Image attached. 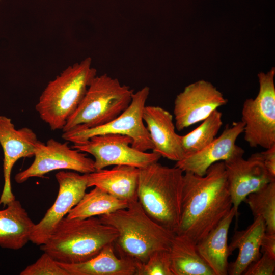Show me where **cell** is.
I'll use <instances>...</instances> for the list:
<instances>
[{
    "label": "cell",
    "instance_id": "5bb4252c",
    "mask_svg": "<svg viewBox=\"0 0 275 275\" xmlns=\"http://www.w3.org/2000/svg\"><path fill=\"white\" fill-rule=\"evenodd\" d=\"M243 130L244 124L241 120L233 122L231 126L227 125L221 135L211 143L201 150L184 156L176 162L175 166L184 173L204 176L212 164L244 154V150L236 144Z\"/></svg>",
    "mask_w": 275,
    "mask_h": 275
},
{
    "label": "cell",
    "instance_id": "7a4b0ae2",
    "mask_svg": "<svg viewBox=\"0 0 275 275\" xmlns=\"http://www.w3.org/2000/svg\"><path fill=\"white\" fill-rule=\"evenodd\" d=\"M98 217L116 230L118 237L114 244L117 254L137 265L146 262L156 251L169 250L175 235L153 220L138 200L129 202L125 208Z\"/></svg>",
    "mask_w": 275,
    "mask_h": 275
},
{
    "label": "cell",
    "instance_id": "277c9868",
    "mask_svg": "<svg viewBox=\"0 0 275 275\" xmlns=\"http://www.w3.org/2000/svg\"><path fill=\"white\" fill-rule=\"evenodd\" d=\"M184 172L158 161L139 169L138 200L155 222L176 233L179 225Z\"/></svg>",
    "mask_w": 275,
    "mask_h": 275
},
{
    "label": "cell",
    "instance_id": "4316f807",
    "mask_svg": "<svg viewBox=\"0 0 275 275\" xmlns=\"http://www.w3.org/2000/svg\"><path fill=\"white\" fill-rule=\"evenodd\" d=\"M20 275H68L49 255L43 252L33 264L28 265Z\"/></svg>",
    "mask_w": 275,
    "mask_h": 275
},
{
    "label": "cell",
    "instance_id": "7402d4cb",
    "mask_svg": "<svg viewBox=\"0 0 275 275\" xmlns=\"http://www.w3.org/2000/svg\"><path fill=\"white\" fill-rule=\"evenodd\" d=\"M169 253L173 275H215L199 253L196 244L184 236L175 234Z\"/></svg>",
    "mask_w": 275,
    "mask_h": 275
},
{
    "label": "cell",
    "instance_id": "9c48e42d",
    "mask_svg": "<svg viewBox=\"0 0 275 275\" xmlns=\"http://www.w3.org/2000/svg\"><path fill=\"white\" fill-rule=\"evenodd\" d=\"M132 143V139L127 135L105 134L92 136L84 142L73 144L71 147L92 155L95 171L118 165L141 169L158 161L161 157L153 152L136 149L131 146Z\"/></svg>",
    "mask_w": 275,
    "mask_h": 275
},
{
    "label": "cell",
    "instance_id": "e0dca14e",
    "mask_svg": "<svg viewBox=\"0 0 275 275\" xmlns=\"http://www.w3.org/2000/svg\"><path fill=\"white\" fill-rule=\"evenodd\" d=\"M139 169L118 165L87 174V187H97L119 199L130 202L138 200Z\"/></svg>",
    "mask_w": 275,
    "mask_h": 275
},
{
    "label": "cell",
    "instance_id": "2e32d148",
    "mask_svg": "<svg viewBox=\"0 0 275 275\" xmlns=\"http://www.w3.org/2000/svg\"><path fill=\"white\" fill-rule=\"evenodd\" d=\"M143 119L153 143L152 152L176 162L184 157L181 135L176 133L169 112L159 106L146 105Z\"/></svg>",
    "mask_w": 275,
    "mask_h": 275
},
{
    "label": "cell",
    "instance_id": "ac0fdd59",
    "mask_svg": "<svg viewBox=\"0 0 275 275\" xmlns=\"http://www.w3.org/2000/svg\"><path fill=\"white\" fill-rule=\"evenodd\" d=\"M58 263L68 275H136L137 272V264L119 256L114 243L107 244L95 256L85 262Z\"/></svg>",
    "mask_w": 275,
    "mask_h": 275
},
{
    "label": "cell",
    "instance_id": "44dd1931",
    "mask_svg": "<svg viewBox=\"0 0 275 275\" xmlns=\"http://www.w3.org/2000/svg\"><path fill=\"white\" fill-rule=\"evenodd\" d=\"M0 210V246L17 250L30 240L35 225L19 201L14 199Z\"/></svg>",
    "mask_w": 275,
    "mask_h": 275
},
{
    "label": "cell",
    "instance_id": "7c38bea8",
    "mask_svg": "<svg viewBox=\"0 0 275 275\" xmlns=\"http://www.w3.org/2000/svg\"><path fill=\"white\" fill-rule=\"evenodd\" d=\"M228 100L211 83L200 80L187 86L177 95L173 113L176 129L182 131L206 119Z\"/></svg>",
    "mask_w": 275,
    "mask_h": 275
},
{
    "label": "cell",
    "instance_id": "9a60e30c",
    "mask_svg": "<svg viewBox=\"0 0 275 275\" xmlns=\"http://www.w3.org/2000/svg\"><path fill=\"white\" fill-rule=\"evenodd\" d=\"M243 155L239 154L224 161L233 207L237 211L249 195L275 181L254 153L247 159Z\"/></svg>",
    "mask_w": 275,
    "mask_h": 275
},
{
    "label": "cell",
    "instance_id": "f546056e",
    "mask_svg": "<svg viewBox=\"0 0 275 275\" xmlns=\"http://www.w3.org/2000/svg\"><path fill=\"white\" fill-rule=\"evenodd\" d=\"M260 252L275 259V233H265L261 242Z\"/></svg>",
    "mask_w": 275,
    "mask_h": 275
},
{
    "label": "cell",
    "instance_id": "f1b7e54d",
    "mask_svg": "<svg viewBox=\"0 0 275 275\" xmlns=\"http://www.w3.org/2000/svg\"><path fill=\"white\" fill-rule=\"evenodd\" d=\"M254 154L262 161L270 176L275 179V145Z\"/></svg>",
    "mask_w": 275,
    "mask_h": 275
},
{
    "label": "cell",
    "instance_id": "d4e9b609",
    "mask_svg": "<svg viewBox=\"0 0 275 275\" xmlns=\"http://www.w3.org/2000/svg\"><path fill=\"white\" fill-rule=\"evenodd\" d=\"M244 201L249 206L254 218L260 216L263 219L266 232L275 233V181L250 194Z\"/></svg>",
    "mask_w": 275,
    "mask_h": 275
},
{
    "label": "cell",
    "instance_id": "5b68a950",
    "mask_svg": "<svg viewBox=\"0 0 275 275\" xmlns=\"http://www.w3.org/2000/svg\"><path fill=\"white\" fill-rule=\"evenodd\" d=\"M96 75L88 57L66 68L47 84L35 108L52 130H62Z\"/></svg>",
    "mask_w": 275,
    "mask_h": 275
},
{
    "label": "cell",
    "instance_id": "603a6c76",
    "mask_svg": "<svg viewBox=\"0 0 275 275\" xmlns=\"http://www.w3.org/2000/svg\"><path fill=\"white\" fill-rule=\"evenodd\" d=\"M128 202L117 198L97 187L86 193L66 215L68 218L85 219L107 214L125 208Z\"/></svg>",
    "mask_w": 275,
    "mask_h": 275
},
{
    "label": "cell",
    "instance_id": "ba28073f",
    "mask_svg": "<svg viewBox=\"0 0 275 275\" xmlns=\"http://www.w3.org/2000/svg\"><path fill=\"white\" fill-rule=\"evenodd\" d=\"M150 93L147 86L134 93L128 107L118 116L102 125L91 128L64 132L62 137L73 144L85 142L92 136L119 134L130 137L131 146L142 151L153 150V145L143 119V113Z\"/></svg>",
    "mask_w": 275,
    "mask_h": 275
},
{
    "label": "cell",
    "instance_id": "6da1fadb",
    "mask_svg": "<svg viewBox=\"0 0 275 275\" xmlns=\"http://www.w3.org/2000/svg\"><path fill=\"white\" fill-rule=\"evenodd\" d=\"M232 207L224 161L212 164L204 176L184 173L181 217L175 234L197 244Z\"/></svg>",
    "mask_w": 275,
    "mask_h": 275
},
{
    "label": "cell",
    "instance_id": "52a82bcc",
    "mask_svg": "<svg viewBox=\"0 0 275 275\" xmlns=\"http://www.w3.org/2000/svg\"><path fill=\"white\" fill-rule=\"evenodd\" d=\"M275 68L258 74L259 90L243 104L241 121L244 139L252 148L267 149L275 145Z\"/></svg>",
    "mask_w": 275,
    "mask_h": 275
},
{
    "label": "cell",
    "instance_id": "ffe728a7",
    "mask_svg": "<svg viewBox=\"0 0 275 275\" xmlns=\"http://www.w3.org/2000/svg\"><path fill=\"white\" fill-rule=\"evenodd\" d=\"M265 232V222L258 216L246 229L235 233L228 245L229 250L232 254L238 249V254L235 261L229 263L228 274H242L252 263L260 257L261 242Z\"/></svg>",
    "mask_w": 275,
    "mask_h": 275
},
{
    "label": "cell",
    "instance_id": "8992f818",
    "mask_svg": "<svg viewBox=\"0 0 275 275\" xmlns=\"http://www.w3.org/2000/svg\"><path fill=\"white\" fill-rule=\"evenodd\" d=\"M134 92L107 74L91 81L78 106L69 118L63 132L102 125L113 120L130 104Z\"/></svg>",
    "mask_w": 275,
    "mask_h": 275
},
{
    "label": "cell",
    "instance_id": "4fadbf2b",
    "mask_svg": "<svg viewBox=\"0 0 275 275\" xmlns=\"http://www.w3.org/2000/svg\"><path fill=\"white\" fill-rule=\"evenodd\" d=\"M38 141L36 134L30 128L16 129L11 119L0 116V145L4 153V177L0 204L4 206L15 199L11 183V174L13 166L20 158L33 157Z\"/></svg>",
    "mask_w": 275,
    "mask_h": 275
},
{
    "label": "cell",
    "instance_id": "d6986e66",
    "mask_svg": "<svg viewBox=\"0 0 275 275\" xmlns=\"http://www.w3.org/2000/svg\"><path fill=\"white\" fill-rule=\"evenodd\" d=\"M237 211L232 207L229 212L207 235L197 244V250L215 275H227L229 250L228 235L230 226Z\"/></svg>",
    "mask_w": 275,
    "mask_h": 275
},
{
    "label": "cell",
    "instance_id": "8fae6325",
    "mask_svg": "<svg viewBox=\"0 0 275 275\" xmlns=\"http://www.w3.org/2000/svg\"><path fill=\"white\" fill-rule=\"evenodd\" d=\"M59 190L56 201L44 217L35 224L30 240L37 245L44 244L59 222L81 200L86 193L87 174L60 171L56 174Z\"/></svg>",
    "mask_w": 275,
    "mask_h": 275
},
{
    "label": "cell",
    "instance_id": "484cf974",
    "mask_svg": "<svg viewBox=\"0 0 275 275\" xmlns=\"http://www.w3.org/2000/svg\"><path fill=\"white\" fill-rule=\"evenodd\" d=\"M136 275H173L169 250L153 253L146 262L137 265Z\"/></svg>",
    "mask_w": 275,
    "mask_h": 275
},
{
    "label": "cell",
    "instance_id": "cb8c5ba5",
    "mask_svg": "<svg viewBox=\"0 0 275 275\" xmlns=\"http://www.w3.org/2000/svg\"><path fill=\"white\" fill-rule=\"evenodd\" d=\"M223 125L222 113L214 111L196 128L181 136L184 156L196 153L211 143Z\"/></svg>",
    "mask_w": 275,
    "mask_h": 275
},
{
    "label": "cell",
    "instance_id": "83f0119b",
    "mask_svg": "<svg viewBox=\"0 0 275 275\" xmlns=\"http://www.w3.org/2000/svg\"><path fill=\"white\" fill-rule=\"evenodd\" d=\"M275 273V259L266 254L252 263L243 272L245 275H274Z\"/></svg>",
    "mask_w": 275,
    "mask_h": 275
},
{
    "label": "cell",
    "instance_id": "3957f363",
    "mask_svg": "<svg viewBox=\"0 0 275 275\" xmlns=\"http://www.w3.org/2000/svg\"><path fill=\"white\" fill-rule=\"evenodd\" d=\"M117 237L116 230L98 217H64L40 249L58 262L79 263L94 257L107 244L114 243Z\"/></svg>",
    "mask_w": 275,
    "mask_h": 275
},
{
    "label": "cell",
    "instance_id": "30bf717a",
    "mask_svg": "<svg viewBox=\"0 0 275 275\" xmlns=\"http://www.w3.org/2000/svg\"><path fill=\"white\" fill-rule=\"evenodd\" d=\"M68 144V141L62 143L53 139L48 140L46 144L38 141L33 162L15 175L16 182L22 183L30 178L42 177L56 170H68L81 174L94 172V160Z\"/></svg>",
    "mask_w": 275,
    "mask_h": 275
}]
</instances>
